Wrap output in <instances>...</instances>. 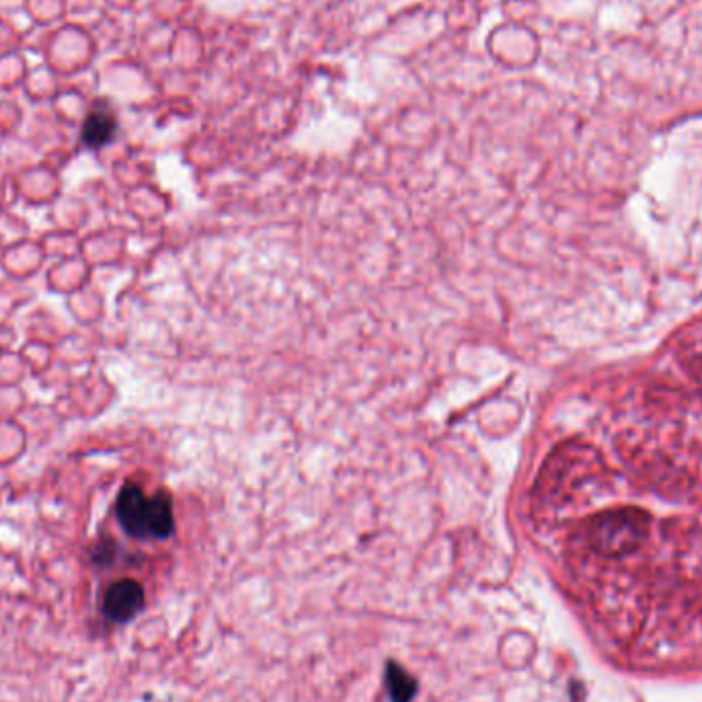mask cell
<instances>
[{
  "label": "cell",
  "mask_w": 702,
  "mask_h": 702,
  "mask_svg": "<svg viewBox=\"0 0 702 702\" xmlns=\"http://www.w3.org/2000/svg\"><path fill=\"white\" fill-rule=\"evenodd\" d=\"M144 608V590L134 579L115 581L103 598V612L113 622H128Z\"/></svg>",
  "instance_id": "obj_2"
},
{
  "label": "cell",
  "mask_w": 702,
  "mask_h": 702,
  "mask_svg": "<svg viewBox=\"0 0 702 702\" xmlns=\"http://www.w3.org/2000/svg\"><path fill=\"white\" fill-rule=\"evenodd\" d=\"M115 117L111 111H103V109H95L91 111V115L87 117V122L83 126V142L89 148H101L107 142H111V138L115 136Z\"/></svg>",
  "instance_id": "obj_3"
},
{
  "label": "cell",
  "mask_w": 702,
  "mask_h": 702,
  "mask_svg": "<svg viewBox=\"0 0 702 702\" xmlns=\"http://www.w3.org/2000/svg\"><path fill=\"white\" fill-rule=\"evenodd\" d=\"M386 684H388V692L393 696L395 702H409L415 694V680L395 663H390L388 666V674H386Z\"/></svg>",
  "instance_id": "obj_5"
},
{
  "label": "cell",
  "mask_w": 702,
  "mask_h": 702,
  "mask_svg": "<svg viewBox=\"0 0 702 702\" xmlns=\"http://www.w3.org/2000/svg\"><path fill=\"white\" fill-rule=\"evenodd\" d=\"M152 505V497H146L140 487L126 485L117 497L115 514L130 536L146 538L152 528Z\"/></svg>",
  "instance_id": "obj_1"
},
{
  "label": "cell",
  "mask_w": 702,
  "mask_h": 702,
  "mask_svg": "<svg viewBox=\"0 0 702 702\" xmlns=\"http://www.w3.org/2000/svg\"><path fill=\"white\" fill-rule=\"evenodd\" d=\"M154 501V510H152V528L150 534L154 538H167L173 532V510H171V501L167 495L159 493L152 497Z\"/></svg>",
  "instance_id": "obj_4"
}]
</instances>
